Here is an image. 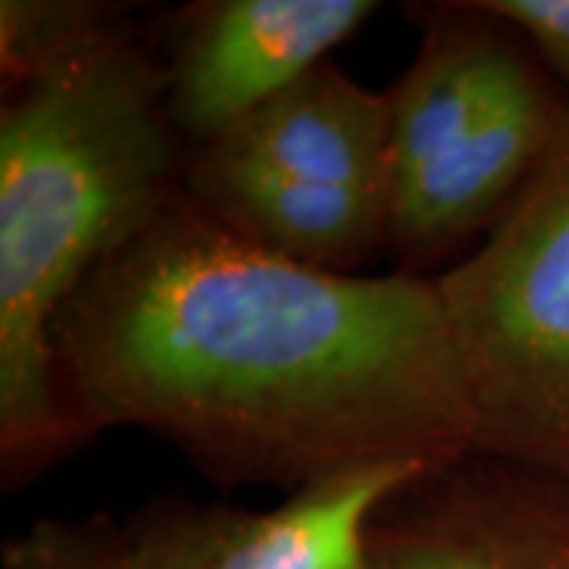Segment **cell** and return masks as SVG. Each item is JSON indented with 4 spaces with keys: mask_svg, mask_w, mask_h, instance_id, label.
I'll use <instances>...</instances> for the list:
<instances>
[{
    "mask_svg": "<svg viewBox=\"0 0 569 569\" xmlns=\"http://www.w3.org/2000/svg\"><path fill=\"white\" fill-rule=\"evenodd\" d=\"M370 569H569V462L466 447L377 509Z\"/></svg>",
    "mask_w": 569,
    "mask_h": 569,
    "instance_id": "277c9868",
    "label": "cell"
},
{
    "mask_svg": "<svg viewBox=\"0 0 569 569\" xmlns=\"http://www.w3.org/2000/svg\"><path fill=\"white\" fill-rule=\"evenodd\" d=\"M181 193L247 244L329 272H358L389 241V193L291 181L187 152Z\"/></svg>",
    "mask_w": 569,
    "mask_h": 569,
    "instance_id": "52a82bcc",
    "label": "cell"
},
{
    "mask_svg": "<svg viewBox=\"0 0 569 569\" xmlns=\"http://www.w3.org/2000/svg\"><path fill=\"white\" fill-rule=\"evenodd\" d=\"M54 365L82 440L137 427L222 485L295 490L471 447L430 276L284 260L181 190L63 307Z\"/></svg>",
    "mask_w": 569,
    "mask_h": 569,
    "instance_id": "6da1fadb",
    "label": "cell"
},
{
    "mask_svg": "<svg viewBox=\"0 0 569 569\" xmlns=\"http://www.w3.org/2000/svg\"><path fill=\"white\" fill-rule=\"evenodd\" d=\"M430 462H373L288 490L279 507H206L193 569H370L377 509Z\"/></svg>",
    "mask_w": 569,
    "mask_h": 569,
    "instance_id": "ba28073f",
    "label": "cell"
},
{
    "mask_svg": "<svg viewBox=\"0 0 569 569\" xmlns=\"http://www.w3.org/2000/svg\"><path fill=\"white\" fill-rule=\"evenodd\" d=\"M187 152L291 181L389 193V99L326 61L228 133Z\"/></svg>",
    "mask_w": 569,
    "mask_h": 569,
    "instance_id": "8992f818",
    "label": "cell"
},
{
    "mask_svg": "<svg viewBox=\"0 0 569 569\" xmlns=\"http://www.w3.org/2000/svg\"><path fill=\"white\" fill-rule=\"evenodd\" d=\"M490 17L507 22L529 44L541 63L569 96V0H478Z\"/></svg>",
    "mask_w": 569,
    "mask_h": 569,
    "instance_id": "8fae6325",
    "label": "cell"
},
{
    "mask_svg": "<svg viewBox=\"0 0 569 569\" xmlns=\"http://www.w3.org/2000/svg\"><path fill=\"white\" fill-rule=\"evenodd\" d=\"M127 22L111 3L89 0H3L0 3V70L17 89L51 77L67 63L118 39Z\"/></svg>",
    "mask_w": 569,
    "mask_h": 569,
    "instance_id": "30bf717a",
    "label": "cell"
},
{
    "mask_svg": "<svg viewBox=\"0 0 569 569\" xmlns=\"http://www.w3.org/2000/svg\"><path fill=\"white\" fill-rule=\"evenodd\" d=\"M203 516L156 503L130 519H39L3 545V569H193Z\"/></svg>",
    "mask_w": 569,
    "mask_h": 569,
    "instance_id": "9c48e42d",
    "label": "cell"
},
{
    "mask_svg": "<svg viewBox=\"0 0 569 569\" xmlns=\"http://www.w3.org/2000/svg\"><path fill=\"white\" fill-rule=\"evenodd\" d=\"M430 279L471 447L569 462V111L485 241Z\"/></svg>",
    "mask_w": 569,
    "mask_h": 569,
    "instance_id": "3957f363",
    "label": "cell"
},
{
    "mask_svg": "<svg viewBox=\"0 0 569 569\" xmlns=\"http://www.w3.org/2000/svg\"><path fill=\"white\" fill-rule=\"evenodd\" d=\"M377 10L373 0H209L187 7L162 61L168 118L183 146L212 142L282 96Z\"/></svg>",
    "mask_w": 569,
    "mask_h": 569,
    "instance_id": "5b68a950",
    "label": "cell"
},
{
    "mask_svg": "<svg viewBox=\"0 0 569 569\" xmlns=\"http://www.w3.org/2000/svg\"><path fill=\"white\" fill-rule=\"evenodd\" d=\"M187 146L164 70L123 32L0 111V452L20 478L80 443L54 326L82 282L181 190Z\"/></svg>",
    "mask_w": 569,
    "mask_h": 569,
    "instance_id": "7a4b0ae2",
    "label": "cell"
}]
</instances>
